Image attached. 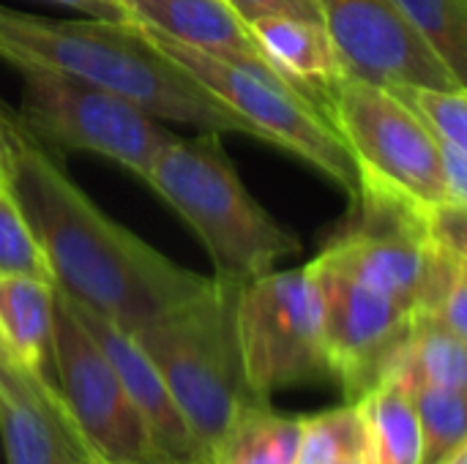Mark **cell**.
<instances>
[{
  "instance_id": "cell-34",
  "label": "cell",
  "mask_w": 467,
  "mask_h": 464,
  "mask_svg": "<svg viewBox=\"0 0 467 464\" xmlns=\"http://www.w3.org/2000/svg\"><path fill=\"white\" fill-rule=\"evenodd\" d=\"M148 464H167V462H161V459H156V462H148Z\"/></svg>"
},
{
  "instance_id": "cell-31",
  "label": "cell",
  "mask_w": 467,
  "mask_h": 464,
  "mask_svg": "<svg viewBox=\"0 0 467 464\" xmlns=\"http://www.w3.org/2000/svg\"><path fill=\"white\" fill-rule=\"evenodd\" d=\"M85 464H120V462H109V459H104V457H96V454H90Z\"/></svg>"
},
{
  "instance_id": "cell-30",
  "label": "cell",
  "mask_w": 467,
  "mask_h": 464,
  "mask_svg": "<svg viewBox=\"0 0 467 464\" xmlns=\"http://www.w3.org/2000/svg\"><path fill=\"white\" fill-rule=\"evenodd\" d=\"M441 464H467V446L465 449H460L457 454H451L446 462H441Z\"/></svg>"
},
{
  "instance_id": "cell-28",
  "label": "cell",
  "mask_w": 467,
  "mask_h": 464,
  "mask_svg": "<svg viewBox=\"0 0 467 464\" xmlns=\"http://www.w3.org/2000/svg\"><path fill=\"white\" fill-rule=\"evenodd\" d=\"M49 3H60L68 8H77L93 19H109V22H131L137 25V16L131 14V8L126 5V0H49Z\"/></svg>"
},
{
  "instance_id": "cell-12",
  "label": "cell",
  "mask_w": 467,
  "mask_h": 464,
  "mask_svg": "<svg viewBox=\"0 0 467 464\" xmlns=\"http://www.w3.org/2000/svg\"><path fill=\"white\" fill-rule=\"evenodd\" d=\"M66 301H68L71 312L77 314V320L82 323V328L90 334V339L101 347V353L112 364L115 375L120 377L131 405L137 407V413L142 416V421L153 438L159 457L167 464H189L197 457H202L205 451L194 440V435L186 427L181 410L175 407L159 369L153 366L148 353L137 345V339L129 331L118 328L115 323L74 304L71 298H66Z\"/></svg>"
},
{
  "instance_id": "cell-18",
  "label": "cell",
  "mask_w": 467,
  "mask_h": 464,
  "mask_svg": "<svg viewBox=\"0 0 467 464\" xmlns=\"http://www.w3.org/2000/svg\"><path fill=\"white\" fill-rule=\"evenodd\" d=\"M298 443L301 416H282L268 402L252 399L238 410L211 457L216 464H296Z\"/></svg>"
},
{
  "instance_id": "cell-25",
  "label": "cell",
  "mask_w": 467,
  "mask_h": 464,
  "mask_svg": "<svg viewBox=\"0 0 467 464\" xmlns=\"http://www.w3.org/2000/svg\"><path fill=\"white\" fill-rule=\"evenodd\" d=\"M235 16L246 25L265 16H309L320 19L315 0H224Z\"/></svg>"
},
{
  "instance_id": "cell-19",
  "label": "cell",
  "mask_w": 467,
  "mask_h": 464,
  "mask_svg": "<svg viewBox=\"0 0 467 464\" xmlns=\"http://www.w3.org/2000/svg\"><path fill=\"white\" fill-rule=\"evenodd\" d=\"M394 372L405 375L410 386L467 391V339L432 320L416 317L408 347Z\"/></svg>"
},
{
  "instance_id": "cell-13",
  "label": "cell",
  "mask_w": 467,
  "mask_h": 464,
  "mask_svg": "<svg viewBox=\"0 0 467 464\" xmlns=\"http://www.w3.org/2000/svg\"><path fill=\"white\" fill-rule=\"evenodd\" d=\"M126 5L137 22L181 44L282 79L265 60L249 25L241 22L224 0H126Z\"/></svg>"
},
{
  "instance_id": "cell-8",
  "label": "cell",
  "mask_w": 467,
  "mask_h": 464,
  "mask_svg": "<svg viewBox=\"0 0 467 464\" xmlns=\"http://www.w3.org/2000/svg\"><path fill=\"white\" fill-rule=\"evenodd\" d=\"M16 71L22 96L11 118L47 148L96 153L145 178L156 150L175 137L112 90L55 68L16 66Z\"/></svg>"
},
{
  "instance_id": "cell-20",
  "label": "cell",
  "mask_w": 467,
  "mask_h": 464,
  "mask_svg": "<svg viewBox=\"0 0 467 464\" xmlns=\"http://www.w3.org/2000/svg\"><path fill=\"white\" fill-rule=\"evenodd\" d=\"M369 459L367 424L356 402L315 416H301V443L296 464H348Z\"/></svg>"
},
{
  "instance_id": "cell-9",
  "label": "cell",
  "mask_w": 467,
  "mask_h": 464,
  "mask_svg": "<svg viewBox=\"0 0 467 464\" xmlns=\"http://www.w3.org/2000/svg\"><path fill=\"white\" fill-rule=\"evenodd\" d=\"M49 361L57 375V397L90 454L120 464L161 459L112 364L57 290Z\"/></svg>"
},
{
  "instance_id": "cell-11",
  "label": "cell",
  "mask_w": 467,
  "mask_h": 464,
  "mask_svg": "<svg viewBox=\"0 0 467 464\" xmlns=\"http://www.w3.org/2000/svg\"><path fill=\"white\" fill-rule=\"evenodd\" d=\"M348 77L391 90L465 88L391 0H315Z\"/></svg>"
},
{
  "instance_id": "cell-27",
  "label": "cell",
  "mask_w": 467,
  "mask_h": 464,
  "mask_svg": "<svg viewBox=\"0 0 467 464\" xmlns=\"http://www.w3.org/2000/svg\"><path fill=\"white\" fill-rule=\"evenodd\" d=\"M441 170L449 205H467V148L441 142Z\"/></svg>"
},
{
  "instance_id": "cell-1",
  "label": "cell",
  "mask_w": 467,
  "mask_h": 464,
  "mask_svg": "<svg viewBox=\"0 0 467 464\" xmlns=\"http://www.w3.org/2000/svg\"><path fill=\"white\" fill-rule=\"evenodd\" d=\"M3 131L8 186L47 257L57 293L134 334L208 284V276L175 265L109 219L68 178L63 161L11 115Z\"/></svg>"
},
{
  "instance_id": "cell-7",
  "label": "cell",
  "mask_w": 467,
  "mask_h": 464,
  "mask_svg": "<svg viewBox=\"0 0 467 464\" xmlns=\"http://www.w3.org/2000/svg\"><path fill=\"white\" fill-rule=\"evenodd\" d=\"M328 120L358 170L361 186H375L421 211L449 205L441 170V142L391 88L342 77Z\"/></svg>"
},
{
  "instance_id": "cell-23",
  "label": "cell",
  "mask_w": 467,
  "mask_h": 464,
  "mask_svg": "<svg viewBox=\"0 0 467 464\" xmlns=\"http://www.w3.org/2000/svg\"><path fill=\"white\" fill-rule=\"evenodd\" d=\"M0 273L52 282L47 257L8 186L0 183Z\"/></svg>"
},
{
  "instance_id": "cell-6",
  "label": "cell",
  "mask_w": 467,
  "mask_h": 464,
  "mask_svg": "<svg viewBox=\"0 0 467 464\" xmlns=\"http://www.w3.org/2000/svg\"><path fill=\"white\" fill-rule=\"evenodd\" d=\"M142 30L164 55H170L235 115H241L257 131V139L309 161L348 194L350 205H356L361 180L353 156L334 131L331 120L315 104L265 71L205 55L148 25H142Z\"/></svg>"
},
{
  "instance_id": "cell-4",
  "label": "cell",
  "mask_w": 467,
  "mask_h": 464,
  "mask_svg": "<svg viewBox=\"0 0 467 464\" xmlns=\"http://www.w3.org/2000/svg\"><path fill=\"white\" fill-rule=\"evenodd\" d=\"M238 287L211 276L197 295L131 334L205 454L219 446L238 410L254 399L244 383L235 339Z\"/></svg>"
},
{
  "instance_id": "cell-10",
  "label": "cell",
  "mask_w": 467,
  "mask_h": 464,
  "mask_svg": "<svg viewBox=\"0 0 467 464\" xmlns=\"http://www.w3.org/2000/svg\"><path fill=\"white\" fill-rule=\"evenodd\" d=\"M309 268L320 290L331 380L339 383L345 402H358L402 361L413 312L350 276L326 252Z\"/></svg>"
},
{
  "instance_id": "cell-17",
  "label": "cell",
  "mask_w": 467,
  "mask_h": 464,
  "mask_svg": "<svg viewBox=\"0 0 467 464\" xmlns=\"http://www.w3.org/2000/svg\"><path fill=\"white\" fill-rule=\"evenodd\" d=\"M356 405L367 424L369 464H421V429L405 375H389Z\"/></svg>"
},
{
  "instance_id": "cell-14",
  "label": "cell",
  "mask_w": 467,
  "mask_h": 464,
  "mask_svg": "<svg viewBox=\"0 0 467 464\" xmlns=\"http://www.w3.org/2000/svg\"><path fill=\"white\" fill-rule=\"evenodd\" d=\"M249 30L282 82L328 118L331 96L345 68L323 22L309 16H265L252 22Z\"/></svg>"
},
{
  "instance_id": "cell-3",
  "label": "cell",
  "mask_w": 467,
  "mask_h": 464,
  "mask_svg": "<svg viewBox=\"0 0 467 464\" xmlns=\"http://www.w3.org/2000/svg\"><path fill=\"white\" fill-rule=\"evenodd\" d=\"M142 180L197 232L216 279L246 284L301 252L298 235L249 194L219 131L172 137L156 150Z\"/></svg>"
},
{
  "instance_id": "cell-16",
  "label": "cell",
  "mask_w": 467,
  "mask_h": 464,
  "mask_svg": "<svg viewBox=\"0 0 467 464\" xmlns=\"http://www.w3.org/2000/svg\"><path fill=\"white\" fill-rule=\"evenodd\" d=\"M55 320V284L0 273V342L33 377H47Z\"/></svg>"
},
{
  "instance_id": "cell-32",
  "label": "cell",
  "mask_w": 467,
  "mask_h": 464,
  "mask_svg": "<svg viewBox=\"0 0 467 464\" xmlns=\"http://www.w3.org/2000/svg\"><path fill=\"white\" fill-rule=\"evenodd\" d=\"M189 464H216V462H213V457H211V454H202V457H197L194 462H189Z\"/></svg>"
},
{
  "instance_id": "cell-29",
  "label": "cell",
  "mask_w": 467,
  "mask_h": 464,
  "mask_svg": "<svg viewBox=\"0 0 467 464\" xmlns=\"http://www.w3.org/2000/svg\"><path fill=\"white\" fill-rule=\"evenodd\" d=\"M3 123H5V112L0 107V183H5V131H3Z\"/></svg>"
},
{
  "instance_id": "cell-24",
  "label": "cell",
  "mask_w": 467,
  "mask_h": 464,
  "mask_svg": "<svg viewBox=\"0 0 467 464\" xmlns=\"http://www.w3.org/2000/svg\"><path fill=\"white\" fill-rule=\"evenodd\" d=\"M394 93L424 120L438 142L467 148V88H400Z\"/></svg>"
},
{
  "instance_id": "cell-21",
  "label": "cell",
  "mask_w": 467,
  "mask_h": 464,
  "mask_svg": "<svg viewBox=\"0 0 467 464\" xmlns=\"http://www.w3.org/2000/svg\"><path fill=\"white\" fill-rule=\"evenodd\" d=\"M410 383V380H408ZM421 429V464L446 462L467 446L465 391L438 386H410Z\"/></svg>"
},
{
  "instance_id": "cell-5",
  "label": "cell",
  "mask_w": 467,
  "mask_h": 464,
  "mask_svg": "<svg viewBox=\"0 0 467 464\" xmlns=\"http://www.w3.org/2000/svg\"><path fill=\"white\" fill-rule=\"evenodd\" d=\"M235 339L244 383L254 399L331 380L323 306L306 265L268 271L238 287Z\"/></svg>"
},
{
  "instance_id": "cell-22",
  "label": "cell",
  "mask_w": 467,
  "mask_h": 464,
  "mask_svg": "<svg viewBox=\"0 0 467 464\" xmlns=\"http://www.w3.org/2000/svg\"><path fill=\"white\" fill-rule=\"evenodd\" d=\"M435 55L467 85V0H391Z\"/></svg>"
},
{
  "instance_id": "cell-15",
  "label": "cell",
  "mask_w": 467,
  "mask_h": 464,
  "mask_svg": "<svg viewBox=\"0 0 467 464\" xmlns=\"http://www.w3.org/2000/svg\"><path fill=\"white\" fill-rule=\"evenodd\" d=\"M0 443L5 464H85L90 457L57 394H0Z\"/></svg>"
},
{
  "instance_id": "cell-33",
  "label": "cell",
  "mask_w": 467,
  "mask_h": 464,
  "mask_svg": "<svg viewBox=\"0 0 467 464\" xmlns=\"http://www.w3.org/2000/svg\"><path fill=\"white\" fill-rule=\"evenodd\" d=\"M348 464H369V459H356V462H348Z\"/></svg>"
},
{
  "instance_id": "cell-26",
  "label": "cell",
  "mask_w": 467,
  "mask_h": 464,
  "mask_svg": "<svg viewBox=\"0 0 467 464\" xmlns=\"http://www.w3.org/2000/svg\"><path fill=\"white\" fill-rule=\"evenodd\" d=\"M0 394L8 397H36V394H57V388L49 380L33 377L30 372H25L11 353L3 347L0 342Z\"/></svg>"
},
{
  "instance_id": "cell-2",
  "label": "cell",
  "mask_w": 467,
  "mask_h": 464,
  "mask_svg": "<svg viewBox=\"0 0 467 464\" xmlns=\"http://www.w3.org/2000/svg\"><path fill=\"white\" fill-rule=\"evenodd\" d=\"M0 60L41 66L112 90L156 120H175L197 131H257L183 71L131 22L49 19L0 5Z\"/></svg>"
}]
</instances>
